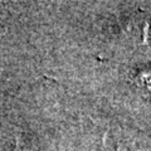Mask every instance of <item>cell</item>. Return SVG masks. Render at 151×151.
<instances>
[{"label": "cell", "instance_id": "obj_2", "mask_svg": "<svg viewBox=\"0 0 151 151\" xmlns=\"http://www.w3.org/2000/svg\"><path fill=\"white\" fill-rule=\"evenodd\" d=\"M15 151H34V150H33L30 146H28V145H25L24 142H22V141H18Z\"/></svg>", "mask_w": 151, "mask_h": 151}, {"label": "cell", "instance_id": "obj_1", "mask_svg": "<svg viewBox=\"0 0 151 151\" xmlns=\"http://www.w3.org/2000/svg\"><path fill=\"white\" fill-rule=\"evenodd\" d=\"M106 145L110 151H151L149 139L127 130L112 131L107 135Z\"/></svg>", "mask_w": 151, "mask_h": 151}]
</instances>
